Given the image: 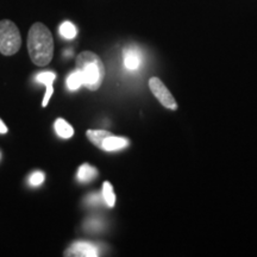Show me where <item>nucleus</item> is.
I'll list each match as a JSON object with an SVG mask.
<instances>
[{
	"label": "nucleus",
	"mask_w": 257,
	"mask_h": 257,
	"mask_svg": "<svg viewBox=\"0 0 257 257\" xmlns=\"http://www.w3.org/2000/svg\"><path fill=\"white\" fill-rule=\"evenodd\" d=\"M22 46V37L19 29L10 19L0 21V54L4 56H12Z\"/></svg>",
	"instance_id": "3"
},
{
	"label": "nucleus",
	"mask_w": 257,
	"mask_h": 257,
	"mask_svg": "<svg viewBox=\"0 0 257 257\" xmlns=\"http://www.w3.org/2000/svg\"><path fill=\"white\" fill-rule=\"evenodd\" d=\"M55 79H56V74L54 72H42L36 76L37 82L43 83L47 88L46 94H44V98H43V102H42V106H43V107H47L48 104H49L51 95H53L54 93L53 83L55 81Z\"/></svg>",
	"instance_id": "7"
},
{
	"label": "nucleus",
	"mask_w": 257,
	"mask_h": 257,
	"mask_svg": "<svg viewBox=\"0 0 257 257\" xmlns=\"http://www.w3.org/2000/svg\"><path fill=\"white\" fill-rule=\"evenodd\" d=\"M60 35L66 40H73V38L76 37L78 35V30H76L75 25L70 22H63L62 24L60 25Z\"/></svg>",
	"instance_id": "13"
},
{
	"label": "nucleus",
	"mask_w": 257,
	"mask_h": 257,
	"mask_svg": "<svg viewBox=\"0 0 257 257\" xmlns=\"http://www.w3.org/2000/svg\"><path fill=\"white\" fill-rule=\"evenodd\" d=\"M28 51L32 62L38 67L49 64L54 56V38L43 23L32 24L28 35Z\"/></svg>",
	"instance_id": "1"
},
{
	"label": "nucleus",
	"mask_w": 257,
	"mask_h": 257,
	"mask_svg": "<svg viewBox=\"0 0 257 257\" xmlns=\"http://www.w3.org/2000/svg\"><path fill=\"white\" fill-rule=\"evenodd\" d=\"M8 131H9L8 126H6L4 121H3L2 119H0V134H2V135H5V134H8Z\"/></svg>",
	"instance_id": "18"
},
{
	"label": "nucleus",
	"mask_w": 257,
	"mask_h": 257,
	"mask_svg": "<svg viewBox=\"0 0 257 257\" xmlns=\"http://www.w3.org/2000/svg\"><path fill=\"white\" fill-rule=\"evenodd\" d=\"M100 226H101V221L98 219L88 220L87 225H86V227H87V230H89V231H98L99 229H100Z\"/></svg>",
	"instance_id": "16"
},
{
	"label": "nucleus",
	"mask_w": 257,
	"mask_h": 257,
	"mask_svg": "<svg viewBox=\"0 0 257 257\" xmlns=\"http://www.w3.org/2000/svg\"><path fill=\"white\" fill-rule=\"evenodd\" d=\"M149 87L153 94L159 99V101L165 107L169 108V110H176L178 108V104H176L174 96L170 94L168 88L166 85L159 78H152L149 80Z\"/></svg>",
	"instance_id": "4"
},
{
	"label": "nucleus",
	"mask_w": 257,
	"mask_h": 257,
	"mask_svg": "<svg viewBox=\"0 0 257 257\" xmlns=\"http://www.w3.org/2000/svg\"><path fill=\"white\" fill-rule=\"evenodd\" d=\"M102 198L108 207H113L115 204V195L113 192V187H112L111 182L106 181L102 185Z\"/></svg>",
	"instance_id": "14"
},
{
	"label": "nucleus",
	"mask_w": 257,
	"mask_h": 257,
	"mask_svg": "<svg viewBox=\"0 0 257 257\" xmlns=\"http://www.w3.org/2000/svg\"><path fill=\"white\" fill-rule=\"evenodd\" d=\"M99 201H100V199H99V195L98 194H92L91 197L88 199V202L89 204L94 205V204H99Z\"/></svg>",
	"instance_id": "17"
},
{
	"label": "nucleus",
	"mask_w": 257,
	"mask_h": 257,
	"mask_svg": "<svg viewBox=\"0 0 257 257\" xmlns=\"http://www.w3.org/2000/svg\"><path fill=\"white\" fill-rule=\"evenodd\" d=\"M64 256L70 257H96L99 256V249L95 244L88 242H76L66 250Z\"/></svg>",
	"instance_id": "5"
},
{
	"label": "nucleus",
	"mask_w": 257,
	"mask_h": 257,
	"mask_svg": "<svg viewBox=\"0 0 257 257\" xmlns=\"http://www.w3.org/2000/svg\"><path fill=\"white\" fill-rule=\"evenodd\" d=\"M83 85L82 75L80 73L79 69H75L72 72L67 78V87H68L69 91H76Z\"/></svg>",
	"instance_id": "12"
},
{
	"label": "nucleus",
	"mask_w": 257,
	"mask_h": 257,
	"mask_svg": "<svg viewBox=\"0 0 257 257\" xmlns=\"http://www.w3.org/2000/svg\"><path fill=\"white\" fill-rule=\"evenodd\" d=\"M98 175V170L94 167L88 165V163H83L82 166H80L78 170V180L81 184H87L91 182L92 180H94Z\"/></svg>",
	"instance_id": "9"
},
{
	"label": "nucleus",
	"mask_w": 257,
	"mask_h": 257,
	"mask_svg": "<svg viewBox=\"0 0 257 257\" xmlns=\"http://www.w3.org/2000/svg\"><path fill=\"white\" fill-rule=\"evenodd\" d=\"M123 57L125 68L128 70H137L142 64V54L136 47L125 48Z\"/></svg>",
	"instance_id": "6"
},
{
	"label": "nucleus",
	"mask_w": 257,
	"mask_h": 257,
	"mask_svg": "<svg viewBox=\"0 0 257 257\" xmlns=\"http://www.w3.org/2000/svg\"><path fill=\"white\" fill-rule=\"evenodd\" d=\"M54 127H55L56 134L59 135L61 138H64V140H68L74 135V128L69 123H67L63 118H57L55 120V124H54Z\"/></svg>",
	"instance_id": "10"
},
{
	"label": "nucleus",
	"mask_w": 257,
	"mask_h": 257,
	"mask_svg": "<svg viewBox=\"0 0 257 257\" xmlns=\"http://www.w3.org/2000/svg\"><path fill=\"white\" fill-rule=\"evenodd\" d=\"M44 179H46V175L42 172H35L32 173L30 179H29V182H30L31 186H40L44 182Z\"/></svg>",
	"instance_id": "15"
},
{
	"label": "nucleus",
	"mask_w": 257,
	"mask_h": 257,
	"mask_svg": "<svg viewBox=\"0 0 257 257\" xmlns=\"http://www.w3.org/2000/svg\"><path fill=\"white\" fill-rule=\"evenodd\" d=\"M128 146V141L125 137H115L110 135L106 137L101 143V149L106 152H115V150H121Z\"/></svg>",
	"instance_id": "8"
},
{
	"label": "nucleus",
	"mask_w": 257,
	"mask_h": 257,
	"mask_svg": "<svg viewBox=\"0 0 257 257\" xmlns=\"http://www.w3.org/2000/svg\"><path fill=\"white\" fill-rule=\"evenodd\" d=\"M86 135H87L88 140L91 141V142L94 144L95 147L100 148L101 149L102 141H104L106 137H108L112 134L108 133V131H106V130H88L87 133H86Z\"/></svg>",
	"instance_id": "11"
},
{
	"label": "nucleus",
	"mask_w": 257,
	"mask_h": 257,
	"mask_svg": "<svg viewBox=\"0 0 257 257\" xmlns=\"http://www.w3.org/2000/svg\"><path fill=\"white\" fill-rule=\"evenodd\" d=\"M76 69L82 75L83 86L89 91H96L105 78V67L100 57L93 51H82L76 57Z\"/></svg>",
	"instance_id": "2"
}]
</instances>
